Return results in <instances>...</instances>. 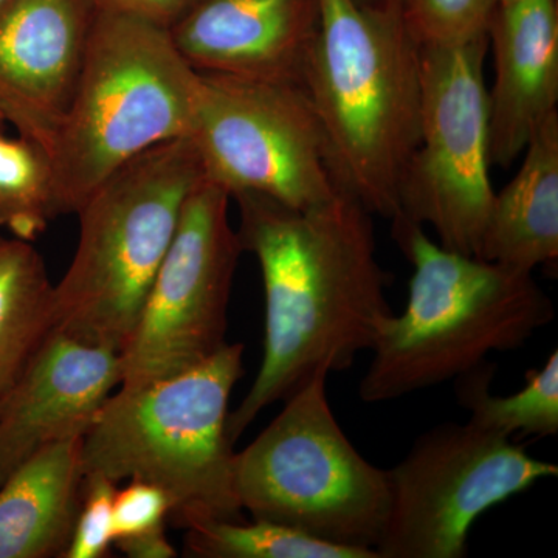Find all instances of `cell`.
Here are the masks:
<instances>
[{
    "mask_svg": "<svg viewBox=\"0 0 558 558\" xmlns=\"http://www.w3.org/2000/svg\"><path fill=\"white\" fill-rule=\"evenodd\" d=\"M231 199L240 207L242 250L258 259L266 296L258 376L229 414L234 444L260 411L312 374L351 368L395 312L387 299L389 275L376 255L373 215L354 197L341 191L311 208L255 193Z\"/></svg>",
    "mask_w": 558,
    "mask_h": 558,
    "instance_id": "1",
    "label": "cell"
},
{
    "mask_svg": "<svg viewBox=\"0 0 558 558\" xmlns=\"http://www.w3.org/2000/svg\"><path fill=\"white\" fill-rule=\"evenodd\" d=\"M303 89L330 172L371 215H399V189L421 138V44L402 10L319 0Z\"/></svg>",
    "mask_w": 558,
    "mask_h": 558,
    "instance_id": "2",
    "label": "cell"
},
{
    "mask_svg": "<svg viewBox=\"0 0 558 558\" xmlns=\"http://www.w3.org/2000/svg\"><path fill=\"white\" fill-rule=\"evenodd\" d=\"M391 233L413 266L409 303L371 348L363 402L381 403L454 380L490 352L524 347L556 317L532 274L450 252L424 227L396 216Z\"/></svg>",
    "mask_w": 558,
    "mask_h": 558,
    "instance_id": "3",
    "label": "cell"
},
{
    "mask_svg": "<svg viewBox=\"0 0 558 558\" xmlns=\"http://www.w3.org/2000/svg\"><path fill=\"white\" fill-rule=\"evenodd\" d=\"M244 376V344L227 343L199 365L120 387L83 438L84 475L142 480L171 499V523L245 520L233 486L230 398Z\"/></svg>",
    "mask_w": 558,
    "mask_h": 558,
    "instance_id": "4",
    "label": "cell"
},
{
    "mask_svg": "<svg viewBox=\"0 0 558 558\" xmlns=\"http://www.w3.org/2000/svg\"><path fill=\"white\" fill-rule=\"evenodd\" d=\"M199 89L201 73L167 27L98 5L78 86L49 150L60 216L78 211L146 149L190 137Z\"/></svg>",
    "mask_w": 558,
    "mask_h": 558,
    "instance_id": "5",
    "label": "cell"
},
{
    "mask_svg": "<svg viewBox=\"0 0 558 558\" xmlns=\"http://www.w3.org/2000/svg\"><path fill=\"white\" fill-rule=\"evenodd\" d=\"M204 179L193 140L180 137L146 149L87 197L76 211L78 247L53 288L54 330L123 351Z\"/></svg>",
    "mask_w": 558,
    "mask_h": 558,
    "instance_id": "6",
    "label": "cell"
},
{
    "mask_svg": "<svg viewBox=\"0 0 558 558\" xmlns=\"http://www.w3.org/2000/svg\"><path fill=\"white\" fill-rule=\"evenodd\" d=\"M328 377L312 374L258 438L234 453V494L253 519L376 550L389 509L388 470L366 461L344 435L329 405Z\"/></svg>",
    "mask_w": 558,
    "mask_h": 558,
    "instance_id": "7",
    "label": "cell"
},
{
    "mask_svg": "<svg viewBox=\"0 0 558 558\" xmlns=\"http://www.w3.org/2000/svg\"><path fill=\"white\" fill-rule=\"evenodd\" d=\"M558 465L476 425H438L388 469L380 558H464L473 523L488 509L556 478Z\"/></svg>",
    "mask_w": 558,
    "mask_h": 558,
    "instance_id": "8",
    "label": "cell"
},
{
    "mask_svg": "<svg viewBox=\"0 0 558 558\" xmlns=\"http://www.w3.org/2000/svg\"><path fill=\"white\" fill-rule=\"evenodd\" d=\"M487 35L421 46V138L399 189V215L429 226L440 247L478 258L494 199L488 157Z\"/></svg>",
    "mask_w": 558,
    "mask_h": 558,
    "instance_id": "9",
    "label": "cell"
},
{
    "mask_svg": "<svg viewBox=\"0 0 558 558\" xmlns=\"http://www.w3.org/2000/svg\"><path fill=\"white\" fill-rule=\"evenodd\" d=\"M190 137L205 179L230 199L255 193L311 208L341 193L317 116L296 84L201 73Z\"/></svg>",
    "mask_w": 558,
    "mask_h": 558,
    "instance_id": "10",
    "label": "cell"
},
{
    "mask_svg": "<svg viewBox=\"0 0 558 558\" xmlns=\"http://www.w3.org/2000/svg\"><path fill=\"white\" fill-rule=\"evenodd\" d=\"M229 205V193L207 179L186 199L174 241L121 351L120 387L174 376L226 347L231 288L244 252Z\"/></svg>",
    "mask_w": 558,
    "mask_h": 558,
    "instance_id": "11",
    "label": "cell"
},
{
    "mask_svg": "<svg viewBox=\"0 0 558 558\" xmlns=\"http://www.w3.org/2000/svg\"><path fill=\"white\" fill-rule=\"evenodd\" d=\"M95 0H3L0 3V123L49 156L75 95Z\"/></svg>",
    "mask_w": 558,
    "mask_h": 558,
    "instance_id": "12",
    "label": "cell"
},
{
    "mask_svg": "<svg viewBox=\"0 0 558 558\" xmlns=\"http://www.w3.org/2000/svg\"><path fill=\"white\" fill-rule=\"evenodd\" d=\"M121 379V352L53 330L0 402V486L39 450L84 438Z\"/></svg>",
    "mask_w": 558,
    "mask_h": 558,
    "instance_id": "13",
    "label": "cell"
},
{
    "mask_svg": "<svg viewBox=\"0 0 558 558\" xmlns=\"http://www.w3.org/2000/svg\"><path fill=\"white\" fill-rule=\"evenodd\" d=\"M168 31L197 72L303 87L319 0H196Z\"/></svg>",
    "mask_w": 558,
    "mask_h": 558,
    "instance_id": "14",
    "label": "cell"
},
{
    "mask_svg": "<svg viewBox=\"0 0 558 558\" xmlns=\"http://www.w3.org/2000/svg\"><path fill=\"white\" fill-rule=\"evenodd\" d=\"M495 81L487 90L488 157L509 168L558 105V2L495 7L487 27Z\"/></svg>",
    "mask_w": 558,
    "mask_h": 558,
    "instance_id": "15",
    "label": "cell"
},
{
    "mask_svg": "<svg viewBox=\"0 0 558 558\" xmlns=\"http://www.w3.org/2000/svg\"><path fill=\"white\" fill-rule=\"evenodd\" d=\"M523 153L515 178L494 193L478 258L534 274L558 258V110Z\"/></svg>",
    "mask_w": 558,
    "mask_h": 558,
    "instance_id": "16",
    "label": "cell"
},
{
    "mask_svg": "<svg viewBox=\"0 0 558 558\" xmlns=\"http://www.w3.org/2000/svg\"><path fill=\"white\" fill-rule=\"evenodd\" d=\"M83 438L39 450L0 486V558L62 557L83 495Z\"/></svg>",
    "mask_w": 558,
    "mask_h": 558,
    "instance_id": "17",
    "label": "cell"
},
{
    "mask_svg": "<svg viewBox=\"0 0 558 558\" xmlns=\"http://www.w3.org/2000/svg\"><path fill=\"white\" fill-rule=\"evenodd\" d=\"M53 288L31 241L0 236V402L54 330Z\"/></svg>",
    "mask_w": 558,
    "mask_h": 558,
    "instance_id": "18",
    "label": "cell"
},
{
    "mask_svg": "<svg viewBox=\"0 0 558 558\" xmlns=\"http://www.w3.org/2000/svg\"><path fill=\"white\" fill-rule=\"evenodd\" d=\"M497 365L483 362L454 379L459 405L470 424L512 440L548 438L558 433V351L542 368L526 373V384L512 396L490 392Z\"/></svg>",
    "mask_w": 558,
    "mask_h": 558,
    "instance_id": "19",
    "label": "cell"
},
{
    "mask_svg": "<svg viewBox=\"0 0 558 558\" xmlns=\"http://www.w3.org/2000/svg\"><path fill=\"white\" fill-rule=\"evenodd\" d=\"M185 553L199 558H380L374 549L333 545L258 519L193 524L186 529Z\"/></svg>",
    "mask_w": 558,
    "mask_h": 558,
    "instance_id": "20",
    "label": "cell"
},
{
    "mask_svg": "<svg viewBox=\"0 0 558 558\" xmlns=\"http://www.w3.org/2000/svg\"><path fill=\"white\" fill-rule=\"evenodd\" d=\"M60 216L46 150L24 137L0 134V229L33 241Z\"/></svg>",
    "mask_w": 558,
    "mask_h": 558,
    "instance_id": "21",
    "label": "cell"
},
{
    "mask_svg": "<svg viewBox=\"0 0 558 558\" xmlns=\"http://www.w3.org/2000/svg\"><path fill=\"white\" fill-rule=\"evenodd\" d=\"M497 0H403L402 14L421 46H459L487 35Z\"/></svg>",
    "mask_w": 558,
    "mask_h": 558,
    "instance_id": "22",
    "label": "cell"
},
{
    "mask_svg": "<svg viewBox=\"0 0 558 558\" xmlns=\"http://www.w3.org/2000/svg\"><path fill=\"white\" fill-rule=\"evenodd\" d=\"M117 483L106 476L84 475L83 495L72 537L62 558H102L113 545V499Z\"/></svg>",
    "mask_w": 558,
    "mask_h": 558,
    "instance_id": "23",
    "label": "cell"
},
{
    "mask_svg": "<svg viewBox=\"0 0 558 558\" xmlns=\"http://www.w3.org/2000/svg\"><path fill=\"white\" fill-rule=\"evenodd\" d=\"M171 509L163 488L148 481L130 480L126 487L117 488L113 499V545L167 532Z\"/></svg>",
    "mask_w": 558,
    "mask_h": 558,
    "instance_id": "24",
    "label": "cell"
},
{
    "mask_svg": "<svg viewBox=\"0 0 558 558\" xmlns=\"http://www.w3.org/2000/svg\"><path fill=\"white\" fill-rule=\"evenodd\" d=\"M97 5L124 11L170 28L196 0H95Z\"/></svg>",
    "mask_w": 558,
    "mask_h": 558,
    "instance_id": "25",
    "label": "cell"
},
{
    "mask_svg": "<svg viewBox=\"0 0 558 558\" xmlns=\"http://www.w3.org/2000/svg\"><path fill=\"white\" fill-rule=\"evenodd\" d=\"M117 548L131 558L178 557V550L168 539L167 532H159V534L146 535V537L132 539V542L121 543Z\"/></svg>",
    "mask_w": 558,
    "mask_h": 558,
    "instance_id": "26",
    "label": "cell"
},
{
    "mask_svg": "<svg viewBox=\"0 0 558 558\" xmlns=\"http://www.w3.org/2000/svg\"><path fill=\"white\" fill-rule=\"evenodd\" d=\"M360 7L374 10H402L403 0H354Z\"/></svg>",
    "mask_w": 558,
    "mask_h": 558,
    "instance_id": "27",
    "label": "cell"
},
{
    "mask_svg": "<svg viewBox=\"0 0 558 558\" xmlns=\"http://www.w3.org/2000/svg\"><path fill=\"white\" fill-rule=\"evenodd\" d=\"M515 2V0H497V5H501V3H510Z\"/></svg>",
    "mask_w": 558,
    "mask_h": 558,
    "instance_id": "28",
    "label": "cell"
},
{
    "mask_svg": "<svg viewBox=\"0 0 558 558\" xmlns=\"http://www.w3.org/2000/svg\"><path fill=\"white\" fill-rule=\"evenodd\" d=\"M2 2H3V0H0V3H2Z\"/></svg>",
    "mask_w": 558,
    "mask_h": 558,
    "instance_id": "29",
    "label": "cell"
},
{
    "mask_svg": "<svg viewBox=\"0 0 558 558\" xmlns=\"http://www.w3.org/2000/svg\"><path fill=\"white\" fill-rule=\"evenodd\" d=\"M0 126H2V123H0Z\"/></svg>",
    "mask_w": 558,
    "mask_h": 558,
    "instance_id": "30",
    "label": "cell"
}]
</instances>
